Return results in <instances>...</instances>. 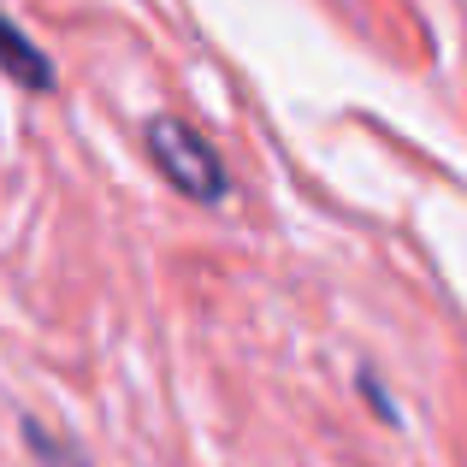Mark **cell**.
Masks as SVG:
<instances>
[{"label": "cell", "instance_id": "obj_1", "mask_svg": "<svg viewBox=\"0 0 467 467\" xmlns=\"http://www.w3.org/2000/svg\"><path fill=\"white\" fill-rule=\"evenodd\" d=\"M149 154L183 195H195V202H219V195H225V166H219V154L207 149V137L195 125H183V119H166V113L154 119Z\"/></svg>", "mask_w": 467, "mask_h": 467}, {"label": "cell", "instance_id": "obj_2", "mask_svg": "<svg viewBox=\"0 0 467 467\" xmlns=\"http://www.w3.org/2000/svg\"><path fill=\"white\" fill-rule=\"evenodd\" d=\"M0 66H6L12 78L24 83V89H47V83H54V66H47V59L36 54V47L24 42V36L12 30L6 18H0Z\"/></svg>", "mask_w": 467, "mask_h": 467}]
</instances>
